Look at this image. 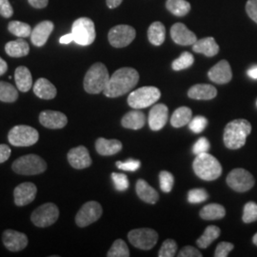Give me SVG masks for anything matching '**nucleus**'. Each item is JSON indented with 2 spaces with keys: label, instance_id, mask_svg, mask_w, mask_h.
I'll return each mask as SVG.
<instances>
[{
  "label": "nucleus",
  "instance_id": "1",
  "mask_svg": "<svg viewBox=\"0 0 257 257\" xmlns=\"http://www.w3.org/2000/svg\"><path fill=\"white\" fill-rule=\"evenodd\" d=\"M139 81L138 72L134 68H121L110 76L103 93L110 98L119 97L131 92Z\"/></svg>",
  "mask_w": 257,
  "mask_h": 257
},
{
  "label": "nucleus",
  "instance_id": "2",
  "mask_svg": "<svg viewBox=\"0 0 257 257\" xmlns=\"http://www.w3.org/2000/svg\"><path fill=\"white\" fill-rule=\"evenodd\" d=\"M251 132V125L246 119H235L227 124L224 130L223 140L225 146L230 150H237L246 144Z\"/></svg>",
  "mask_w": 257,
  "mask_h": 257
},
{
  "label": "nucleus",
  "instance_id": "3",
  "mask_svg": "<svg viewBox=\"0 0 257 257\" xmlns=\"http://www.w3.org/2000/svg\"><path fill=\"white\" fill-rule=\"evenodd\" d=\"M193 168L195 175L206 181L215 180L222 175V166L219 161L208 153L196 156Z\"/></svg>",
  "mask_w": 257,
  "mask_h": 257
},
{
  "label": "nucleus",
  "instance_id": "4",
  "mask_svg": "<svg viewBox=\"0 0 257 257\" xmlns=\"http://www.w3.org/2000/svg\"><path fill=\"white\" fill-rule=\"evenodd\" d=\"M110 75L106 66L97 62L92 65L84 77V89L88 93L98 94L104 92Z\"/></svg>",
  "mask_w": 257,
  "mask_h": 257
},
{
  "label": "nucleus",
  "instance_id": "5",
  "mask_svg": "<svg viewBox=\"0 0 257 257\" xmlns=\"http://www.w3.org/2000/svg\"><path fill=\"white\" fill-rule=\"evenodd\" d=\"M161 92L153 86L142 87L131 92L128 97V106L133 109H145L159 100Z\"/></svg>",
  "mask_w": 257,
  "mask_h": 257
},
{
  "label": "nucleus",
  "instance_id": "6",
  "mask_svg": "<svg viewBox=\"0 0 257 257\" xmlns=\"http://www.w3.org/2000/svg\"><path fill=\"white\" fill-rule=\"evenodd\" d=\"M15 173L19 175H36L46 171L45 160L37 155H27L21 156L15 160L12 166Z\"/></svg>",
  "mask_w": 257,
  "mask_h": 257
},
{
  "label": "nucleus",
  "instance_id": "7",
  "mask_svg": "<svg viewBox=\"0 0 257 257\" xmlns=\"http://www.w3.org/2000/svg\"><path fill=\"white\" fill-rule=\"evenodd\" d=\"M74 41L80 46H89L93 43L96 34L92 19L80 18L76 19L72 27Z\"/></svg>",
  "mask_w": 257,
  "mask_h": 257
},
{
  "label": "nucleus",
  "instance_id": "8",
  "mask_svg": "<svg viewBox=\"0 0 257 257\" xmlns=\"http://www.w3.org/2000/svg\"><path fill=\"white\" fill-rule=\"evenodd\" d=\"M39 135L35 128L27 125H19L11 128L8 135L10 143L15 147H29L38 141Z\"/></svg>",
  "mask_w": 257,
  "mask_h": 257
},
{
  "label": "nucleus",
  "instance_id": "9",
  "mask_svg": "<svg viewBox=\"0 0 257 257\" xmlns=\"http://www.w3.org/2000/svg\"><path fill=\"white\" fill-rule=\"evenodd\" d=\"M59 210L54 203H46L39 206L31 215L32 222L39 228H46L56 222Z\"/></svg>",
  "mask_w": 257,
  "mask_h": 257
},
{
  "label": "nucleus",
  "instance_id": "10",
  "mask_svg": "<svg viewBox=\"0 0 257 257\" xmlns=\"http://www.w3.org/2000/svg\"><path fill=\"white\" fill-rule=\"evenodd\" d=\"M227 184L230 189L237 193L249 191L255 183L252 175L245 169H233L227 176Z\"/></svg>",
  "mask_w": 257,
  "mask_h": 257
},
{
  "label": "nucleus",
  "instance_id": "11",
  "mask_svg": "<svg viewBox=\"0 0 257 257\" xmlns=\"http://www.w3.org/2000/svg\"><path fill=\"white\" fill-rule=\"evenodd\" d=\"M128 241L136 248L149 250L154 248L158 241V233L156 230L148 228L136 229L128 233Z\"/></svg>",
  "mask_w": 257,
  "mask_h": 257
},
{
  "label": "nucleus",
  "instance_id": "12",
  "mask_svg": "<svg viewBox=\"0 0 257 257\" xmlns=\"http://www.w3.org/2000/svg\"><path fill=\"white\" fill-rule=\"evenodd\" d=\"M137 32L130 25H117L111 28L108 35L110 45L114 48L127 47L135 40Z\"/></svg>",
  "mask_w": 257,
  "mask_h": 257
},
{
  "label": "nucleus",
  "instance_id": "13",
  "mask_svg": "<svg viewBox=\"0 0 257 257\" xmlns=\"http://www.w3.org/2000/svg\"><path fill=\"white\" fill-rule=\"evenodd\" d=\"M102 211L99 203L96 201L85 203L75 216V223L78 227L85 228L98 220L101 217Z\"/></svg>",
  "mask_w": 257,
  "mask_h": 257
},
{
  "label": "nucleus",
  "instance_id": "14",
  "mask_svg": "<svg viewBox=\"0 0 257 257\" xmlns=\"http://www.w3.org/2000/svg\"><path fill=\"white\" fill-rule=\"evenodd\" d=\"M37 186L31 182L19 184L15 189L14 196L17 206L22 207L33 202L37 196Z\"/></svg>",
  "mask_w": 257,
  "mask_h": 257
},
{
  "label": "nucleus",
  "instance_id": "15",
  "mask_svg": "<svg viewBox=\"0 0 257 257\" xmlns=\"http://www.w3.org/2000/svg\"><path fill=\"white\" fill-rule=\"evenodd\" d=\"M67 157L70 165L77 170H82L92 165V158L89 154V151L84 146H78L72 149L68 153Z\"/></svg>",
  "mask_w": 257,
  "mask_h": 257
},
{
  "label": "nucleus",
  "instance_id": "16",
  "mask_svg": "<svg viewBox=\"0 0 257 257\" xmlns=\"http://www.w3.org/2000/svg\"><path fill=\"white\" fill-rule=\"evenodd\" d=\"M2 240L4 246L11 251H19L27 247L28 237L26 234L18 230H6L3 232Z\"/></svg>",
  "mask_w": 257,
  "mask_h": 257
},
{
  "label": "nucleus",
  "instance_id": "17",
  "mask_svg": "<svg viewBox=\"0 0 257 257\" xmlns=\"http://www.w3.org/2000/svg\"><path fill=\"white\" fill-rule=\"evenodd\" d=\"M171 37L176 44L181 46L193 45L197 41L195 34L190 31L183 23H175L171 28Z\"/></svg>",
  "mask_w": 257,
  "mask_h": 257
},
{
  "label": "nucleus",
  "instance_id": "18",
  "mask_svg": "<svg viewBox=\"0 0 257 257\" xmlns=\"http://www.w3.org/2000/svg\"><path fill=\"white\" fill-rule=\"evenodd\" d=\"M209 79L216 84H227L232 78V72L227 60H221L214 65L208 73Z\"/></svg>",
  "mask_w": 257,
  "mask_h": 257
},
{
  "label": "nucleus",
  "instance_id": "19",
  "mask_svg": "<svg viewBox=\"0 0 257 257\" xmlns=\"http://www.w3.org/2000/svg\"><path fill=\"white\" fill-rule=\"evenodd\" d=\"M39 122L48 128H62L68 123V118L63 112L56 110H44L39 114Z\"/></svg>",
  "mask_w": 257,
  "mask_h": 257
},
{
  "label": "nucleus",
  "instance_id": "20",
  "mask_svg": "<svg viewBox=\"0 0 257 257\" xmlns=\"http://www.w3.org/2000/svg\"><path fill=\"white\" fill-rule=\"evenodd\" d=\"M169 109L165 104H156L149 113V126L151 130L157 132L167 124Z\"/></svg>",
  "mask_w": 257,
  "mask_h": 257
},
{
  "label": "nucleus",
  "instance_id": "21",
  "mask_svg": "<svg viewBox=\"0 0 257 257\" xmlns=\"http://www.w3.org/2000/svg\"><path fill=\"white\" fill-rule=\"evenodd\" d=\"M54 28V23L49 20L42 21L39 24H37L31 34L32 43L37 47L44 46L48 41L50 35L53 33Z\"/></svg>",
  "mask_w": 257,
  "mask_h": 257
},
{
  "label": "nucleus",
  "instance_id": "22",
  "mask_svg": "<svg viewBox=\"0 0 257 257\" xmlns=\"http://www.w3.org/2000/svg\"><path fill=\"white\" fill-rule=\"evenodd\" d=\"M217 95V90L210 84H196L189 90L188 96L195 100H211Z\"/></svg>",
  "mask_w": 257,
  "mask_h": 257
},
{
  "label": "nucleus",
  "instance_id": "23",
  "mask_svg": "<svg viewBox=\"0 0 257 257\" xmlns=\"http://www.w3.org/2000/svg\"><path fill=\"white\" fill-rule=\"evenodd\" d=\"M122 143L117 139L98 138L95 142V150L100 156H113L122 150Z\"/></svg>",
  "mask_w": 257,
  "mask_h": 257
},
{
  "label": "nucleus",
  "instance_id": "24",
  "mask_svg": "<svg viewBox=\"0 0 257 257\" xmlns=\"http://www.w3.org/2000/svg\"><path fill=\"white\" fill-rule=\"evenodd\" d=\"M193 52L212 57L219 52V46L213 37H205L197 40L193 45Z\"/></svg>",
  "mask_w": 257,
  "mask_h": 257
},
{
  "label": "nucleus",
  "instance_id": "25",
  "mask_svg": "<svg viewBox=\"0 0 257 257\" xmlns=\"http://www.w3.org/2000/svg\"><path fill=\"white\" fill-rule=\"evenodd\" d=\"M34 92L37 97L45 100L54 99L56 96V88L46 78H39L34 86Z\"/></svg>",
  "mask_w": 257,
  "mask_h": 257
},
{
  "label": "nucleus",
  "instance_id": "26",
  "mask_svg": "<svg viewBox=\"0 0 257 257\" xmlns=\"http://www.w3.org/2000/svg\"><path fill=\"white\" fill-rule=\"evenodd\" d=\"M145 114L138 110L128 111L121 120L122 126L130 130H140L145 126Z\"/></svg>",
  "mask_w": 257,
  "mask_h": 257
},
{
  "label": "nucleus",
  "instance_id": "27",
  "mask_svg": "<svg viewBox=\"0 0 257 257\" xmlns=\"http://www.w3.org/2000/svg\"><path fill=\"white\" fill-rule=\"evenodd\" d=\"M137 193L138 197L144 202L156 204L159 199V194L154 188H152L144 179H139L137 182Z\"/></svg>",
  "mask_w": 257,
  "mask_h": 257
},
{
  "label": "nucleus",
  "instance_id": "28",
  "mask_svg": "<svg viewBox=\"0 0 257 257\" xmlns=\"http://www.w3.org/2000/svg\"><path fill=\"white\" fill-rule=\"evenodd\" d=\"M15 80L20 92H27L33 86V77L30 70L25 66L17 68L15 72Z\"/></svg>",
  "mask_w": 257,
  "mask_h": 257
},
{
  "label": "nucleus",
  "instance_id": "29",
  "mask_svg": "<svg viewBox=\"0 0 257 257\" xmlns=\"http://www.w3.org/2000/svg\"><path fill=\"white\" fill-rule=\"evenodd\" d=\"M5 52L11 57H23L30 52V46L27 41L19 37L18 40L10 41L5 45Z\"/></svg>",
  "mask_w": 257,
  "mask_h": 257
},
{
  "label": "nucleus",
  "instance_id": "30",
  "mask_svg": "<svg viewBox=\"0 0 257 257\" xmlns=\"http://www.w3.org/2000/svg\"><path fill=\"white\" fill-rule=\"evenodd\" d=\"M148 38L149 41L155 46L162 45L166 38L165 26L159 21L152 23L148 29Z\"/></svg>",
  "mask_w": 257,
  "mask_h": 257
},
{
  "label": "nucleus",
  "instance_id": "31",
  "mask_svg": "<svg viewBox=\"0 0 257 257\" xmlns=\"http://www.w3.org/2000/svg\"><path fill=\"white\" fill-rule=\"evenodd\" d=\"M199 215L204 220H218L226 215V210L222 205L212 203L202 208Z\"/></svg>",
  "mask_w": 257,
  "mask_h": 257
},
{
  "label": "nucleus",
  "instance_id": "32",
  "mask_svg": "<svg viewBox=\"0 0 257 257\" xmlns=\"http://www.w3.org/2000/svg\"><path fill=\"white\" fill-rule=\"evenodd\" d=\"M193 118V111L188 107H180L175 110L171 117V124L175 128H181L188 125Z\"/></svg>",
  "mask_w": 257,
  "mask_h": 257
},
{
  "label": "nucleus",
  "instance_id": "33",
  "mask_svg": "<svg viewBox=\"0 0 257 257\" xmlns=\"http://www.w3.org/2000/svg\"><path fill=\"white\" fill-rule=\"evenodd\" d=\"M220 233V229L217 226L211 225L206 228L202 235L197 239L196 244L199 248H207L214 240H216L219 237Z\"/></svg>",
  "mask_w": 257,
  "mask_h": 257
},
{
  "label": "nucleus",
  "instance_id": "34",
  "mask_svg": "<svg viewBox=\"0 0 257 257\" xmlns=\"http://www.w3.org/2000/svg\"><path fill=\"white\" fill-rule=\"evenodd\" d=\"M166 8L176 17H184L191 11V4L186 0H167Z\"/></svg>",
  "mask_w": 257,
  "mask_h": 257
},
{
  "label": "nucleus",
  "instance_id": "35",
  "mask_svg": "<svg viewBox=\"0 0 257 257\" xmlns=\"http://www.w3.org/2000/svg\"><path fill=\"white\" fill-rule=\"evenodd\" d=\"M19 98V92L10 83L0 81V101L13 103Z\"/></svg>",
  "mask_w": 257,
  "mask_h": 257
},
{
  "label": "nucleus",
  "instance_id": "36",
  "mask_svg": "<svg viewBox=\"0 0 257 257\" xmlns=\"http://www.w3.org/2000/svg\"><path fill=\"white\" fill-rule=\"evenodd\" d=\"M8 30L11 34L20 38L31 37L33 31L29 24L20 21H11L8 25Z\"/></svg>",
  "mask_w": 257,
  "mask_h": 257
},
{
  "label": "nucleus",
  "instance_id": "37",
  "mask_svg": "<svg viewBox=\"0 0 257 257\" xmlns=\"http://www.w3.org/2000/svg\"><path fill=\"white\" fill-rule=\"evenodd\" d=\"M108 257H128L130 250L128 246L122 239H117L113 242L110 250L107 253Z\"/></svg>",
  "mask_w": 257,
  "mask_h": 257
},
{
  "label": "nucleus",
  "instance_id": "38",
  "mask_svg": "<svg viewBox=\"0 0 257 257\" xmlns=\"http://www.w3.org/2000/svg\"><path fill=\"white\" fill-rule=\"evenodd\" d=\"M193 62H194L193 55L190 54L189 52H184L172 63V68L174 71H182L193 66Z\"/></svg>",
  "mask_w": 257,
  "mask_h": 257
},
{
  "label": "nucleus",
  "instance_id": "39",
  "mask_svg": "<svg viewBox=\"0 0 257 257\" xmlns=\"http://www.w3.org/2000/svg\"><path fill=\"white\" fill-rule=\"evenodd\" d=\"M159 182H160V188L163 193H170L173 190L175 178L174 175L167 171H162L159 174Z\"/></svg>",
  "mask_w": 257,
  "mask_h": 257
},
{
  "label": "nucleus",
  "instance_id": "40",
  "mask_svg": "<svg viewBox=\"0 0 257 257\" xmlns=\"http://www.w3.org/2000/svg\"><path fill=\"white\" fill-rule=\"evenodd\" d=\"M176 250H177V244L175 242V240L173 239H167L161 248L159 249V252H158V256L159 257H173L175 256V253H176Z\"/></svg>",
  "mask_w": 257,
  "mask_h": 257
},
{
  "label": "nucleus",
  "instance_id": "41",
  "mask_svg": "<svg viewBox=\"0 0 257 257\" xmlns=\"http://www.w3.org/2000/svg\"><path fill=\"white\" fill-rule=\"evenodd\" d=\"M243 222L252 223L257 220V204L254 202H248L244 206L243 211Z\"/></svg>",
  "mask_w": 257,
  "mask_h": 257
},
{
  "label": "nucleus",
  "instance_id": "42",
  "mask_svg": "<svg viewBox=\"0 0 257 257\" xmlns=\"http://www.w3.org/2000/svg\"><path fill=\"white\" fill-rule=\"evenodd\" d=\"M209 194L204 189H193L188 193V201L192 204H197L206 201Z\"/></svg>",
  "mask_w": 257,
  "mask_h": 257
},
{
  "label": "nucleus",
  "instance_id": "43",
  "mask_svg": "<svg viewBox=\"0 0 257 257\" xmlns=\"http://www.w3.org/2000/svg\"><path fill=\"white\" fill-rule=\"evenodd\" d=\"M111 179L114 184L115 189L118 192H124L126 190H128V180L127 175L124 174H117V173H112L111 174Z\"/></svg>",
  "mask_w": 257,
  "mask_h": 257
},
{
  "label": "nucleus",
  "instance_id": "44",
  "mask_svg": "<svg viewBox=\"0 0 257 257\" xmlns=\"http://www.w3.org/2000/svg\"><path fill=\"white\" fill-rule=\"evenodd\" d=\"M207 124L208 119L206 117L202 115H197L192 118L191 122L189 123V127L194 134H200L207 127Z\"/></svg>",
  "mask_w": 257,
  "mask_h": 257
},
{
  "label": "nucleus",
  "instance_id": "45",
  "mask_svg": "<svg viewBox=\"0 0 257 257\" xmlns=\"http://www.w3.org/2000/svg\"><path fill=\"white\" fill-rule=\"evenodd\" d=\"M210 150V142L207 138H199L195 144L193 145V153L195 156L201 155V154H205L208 153V151Z\"/></svg>",
  "mask_w": 257,
  "mask_h": 257
},
{
  "label": "nucleus",
  "instance_id": "46",
  "mask_svg": "<svg viewBox=\"0 0 257 257\" xmlns=\"http://www.w3.org/2000/svg\"><path fill=\"white\" fill-rule=\"evenodd\" d=\"M234 248V245L229 243V242H221L215 249L214 256L215 257H227L229 255L230 251Z\"/></svg>",
  "mask_w": 257,
  "mask_h": 257
},
{
  "label": "nucleus",
  "instance_id": "47",
  "mask_svg": "<svg viewBox=\"0 0 257 257\" xmlns=\"http://www.w3.org/2000/svg\"><path fill=\"white\" fill-rule=\"evenodd\" d=\"M116 167L119 170L123 171H128V172H135L140 168V161L139 160H134V159H130L125 162H121L117 161L116 162Z\"/></svg>",
  "mask_w": 257,
  "mask_h": 257
},
{
  "label": "nucleus",
  "instance_id": "48",
  "mask_svg": "<svg viewBox=\"0 0 257 257\" xmlns=\"http://www.w3.org/2000/svg\"><path fill=\"white\" fill-rule=\"evenodd\" d=\"M14 14V10L9 0H0V16L9 19Z\"/></svg>",
  "mask_w": 257,
  "mask_h": 257
},
{
  "label": "nucleus",
  "instance_id": "49",
  "mask_svg": "<svg viewBox=\"0 0 257 257\" xmlns=\"http://www.w3.org/2000/svg\"><path fill=\"white\" fill-rule=\"evenodd\" d=\"M202 253L193 246H186L184 247L180 252L178 253V257H202Z\"/></svg>",
  "mask_w": 257,
  "mask_h": 257
},
{
  "label": "nucleus",
  "instance_id": "50",
  "mask_svg": "<svg viewBox=\"0 0 257 257\" xmlns=\"http://www.w3.org/2000/svg\"><path fill=\"white\" fill-rule=\"evenodd\" d=\"M246 12L249 19L257 24V0H248L246 4Z\"/></svg>",
  "mask_w": 257,
  "mask_h": 257
},
{
  "label": "nucleus",
  "instance_id": "51",
  "mask_svg": "<svg viewBox=\"0 0 257 257\" xmlns=\"http://www.w3.org/2000/svg\"><path fill=\"white\" fill-rule=\"evenodd\" d=\"M11 156V149L5 144L0 145V164L7 161Z\"/></svg>",
  "mask_w": 257,
  "mask_h": 257
},
{
  "label": "nucleus",
  "instance_id": "52",
  "mask_svg": "<svg viewBox=\"0 0 257 257\" xmlns=\"http://www.w3.org/2000/svg\"><path fill=\"white\" fill-rule=\"evenodd\" d=\"M30 5L37 9H43L47 7L49 0H28Z\"/></svg>",
  "mask_w": 257,
  "mask_h": 257
},
{
  "label": "nucleus",
  "instance_id": "53",
  "mask_svg": "<svg viewBox=\"0 0 257 257\" xmlns=\"http://www.w3.org/2000/svg\"><path fill=\"white\" fill-rule=\"evenodd\" d=\"M73 41H74V36L72 33L65 35L63 37H60V39H59V42L61 44H70Z\"/></svg>",
  "mask_w": 257,
  "mask_h": 257
},
{
  "label": "nucleus",
  "instance_id": "54",
  "mask_svg": "<svg viewBox=\"0 0 257 257\" xmlns=\"http://www.w3.org/2000/svg\"><path fill=\"white\" fill-rule=\"evenodd\" d=\"M123 0H107V6L110 8V9H114L116 7H118L120 4L122 3Z\"/></svg>",
  "mask_w": 257,
  "mask_h": 257
},
{
  "label": "nucleus",
  "instance_id": "55",
  "mask_svg": "<svg viewBox=\"0 0 257 257\" xmlns=\"http://www.w3.org/2000/svg\"><path fill=\"white\" fill-rule=\"evenodd\" d=\"M8 70V65L5 60L0 57V75L5 74Z\"/></svg>",
  "mask_w": 257,
  "mask_h": 257
},
{
  "label": "nucleus",
  "instance_id": "56",
  "mask_svg": "<svg viewBox=\"0 0 257 257\" xmlns=\"http://www.w3.org/2000/svg\"><path fill=\"white\" fill-rule=\"evenodd\" d=\"M248 76L252 79H257V66H253L252 68H250L248 71Z\"/></svg>",
  "mask_w": 257,
  "mask_h": 257
},
{
  "label": "nucleus",
  "instance_id": "57",
  "mask_svg": "<svg viewBox=\"0 0 257 257\" xmlns=\"http://www.w3.org/2000/svg\"><path fill=\"white\" fill-rule=\"evenodd\" d=\"M252 242H253V244L257 246V232L253 235V237H252Z\"/></svg>",
  "mask_w": 257,
  "mask_h": 257
}]
</instances>
